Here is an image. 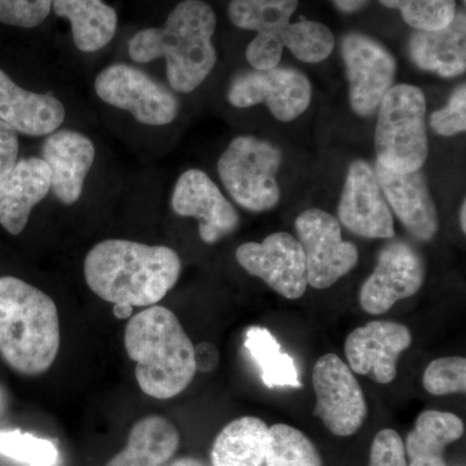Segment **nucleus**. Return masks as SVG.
I'll list each match as a JSON object with an SVG mask.
<instances>
[{
    "mask_svg": "<svg viewBox=\"0 0 466 466\" xmlns=\"http://www.w3.org/2000/svg\"><path fill=\"white\" fill-rule=\"evenodd\" d=\"M182 260L167 247L121 238L95 245L85 259V279L96 296L113 305L150 308L173 289Z\"/></svg>",
    "mask_w": 466,
    "mask_h": 466,
    "instance_id": "nucleus-1",
    "label": "nucleus"
},
{
    "mask_svg": "<svg viewBox=\"0 0 466 466\" xmlns=\"http://www.w3.org/2000/svg\"><path fill=\"white\" fill-rule=\"evenodd\" d=\"M217 16L202 0H183L168 15L161 27L135 34L128 54L135 63L167 60L168 85L174 91L189 94L213 72L217 51L213 35Z\"/></svg>",
    "mask_w": 466,
    "mask_h": 466,
    "instance_id": "nucleus-2",
    "label": "nucleus"
},
{
    "mask_svg": "<svg viewBox=\"0 0 466 466\" xmlns=\"http://www.w3.org/2000/svg\"><path fill=\"white\" fill-rule=\"evenodd\" d=\"M125 348L140 389L156 400L182 394L195 379V346L171 309L150 306L128 321Z\"/></svg>",
    "mask_w": 466,
    "mask_h": 466,
    "instance_id": "nucleus-3",
    "label": "nucleus"
},
{
    "mask_svg": "<svg viewBox=\"0 0 466 466\" xmlns=\"http://www.w3.org/2000/svg\"><path fill=\"white\" fill-rule=\"evenodd\" d=\"M60 323L54 299L14 276L0 278V354L26 376L41 375L56 360Z\"/></svg>",
    "mask_w": 466,
    "mask_h": 466,
    "instance_id": "nucleus-4",
    "label": "nucleus"
},
{
    "mask_svg": "<svg viewBox=\"0 0 466 466\" xmlns=\"http://www.w3.org/2000/svg\"><path fill=\"white\" fill-rule=\"evenodd\" d=\"M375 148L377 164L397 173H415L429 155L426 97L412 85H395L379 106Z\"/></svg>",
    "mask_w": 466,
    "mask_h": 466,
    "instance_id": "nucleus-5",
    "label": "nucleus"
},
{
    "mask_svg": "<svg viewBox=\"0 0 466 466\" xmlns=\"http://www.w3.org/2000/svg\"><path fill=\"white\" fill-rule=\"evenodd\" d=\"M283 153L274 144L244 135L227 147L218 174L236 204L253 213L271 210L281 198L278 173Z\"/></svg>",
    "mask_w": 466,
    "mask_h": 466,
    "instance_id": "nucleus-6",
    "label": "nucleus"
},
{
    "mask_svg": "<svg viewBox=\"0 0 466 466\" xmlns=\"http://www.w3.org/2000/svg\"><path fill=\"white\" fill-rule=\"evenodd\" d=\"M294 228L305 254L309 287L328 289L358 265V248L343 240L341 223L332 214L308 208L297 217Z\"/></svg>",
    "mask_w": 466,
    "mask_h": 466,
    "instance_id": "nucleus-7",
    "label": "nucleus"
},
{
    "mask_svg": "<svg viewBox=\"0 0 466 466\" xmlns=\"http://www.w3.org/2000/svg\"><path fill=\"white\" fill-rule=\"evenodd\" d=\"M95 91L104 103L127 110L143 125H168L179 115V100L173 92L127 64L106 67L95 79Z\"/></svg>",
    "mask_w": 466,
    "mask_h": 466,
    "instance_id": "nucleus-8",
    "label": "nucleus"
},
{
    "mask_svg": "<svg viewBox=\"0 0 466 466\" xmlns=\"http://www.w3.org/2000/svg\"><path fill=\"white\" fill-rule=\"evenodd\" d=\"M227 97L232 106L240 109L266 104L276 119L291 122L308 110L312 87L308 76L293 67L251 69L233 76Z\"/></svg>",
    "mask_w": 466,
    "mask_h": 466,
    "instance_id": "nucleus-9",
    "label": "nucleus"
},
{
    "mask_svg": "<svg viewBox=\"0 0 466 466\" xmlns=\"http://www.w3.org/2000/svg\"><path fill=\"white\" fill-rule=\"evenodd\" d=\"M317 404L314 416L337 437H351L363 426L368 416L364 392L355 373L336 354L319 358L312 370Z\"/></svg>",
    "mask_w": 466,
    "mask_h": 466,
    "instance_id": "nucleus-10",
    "label": "nucleus"
},
{
    "mask_svg": "<svg viewBox=\"0 0 466 466\" xmlns=\"http://www.w3.org/2000/svg\"><path fill=\"white\" fill-rule=\"evenodd\" d=\"M350 106L359 116H372L394 86L397 60L373 36L349 33L342 39Z\"/></svg>",
    "mask_w": 466,
    "mask_h": 466,
    "instance_id": "nucleus-11",
    "label": "nucleus"
},
{
    "mask_svg": "<svg viewBox=\"0 0 466 466\" xmlns=\"http://www.w3.org/2000/svg\"><path fill=\"white\" fill-rule=\"evenodd\" d=\"M425 272L424 259L412 245L401 240L389 242L377 257L375 271L359 291L361 309L370 315L390 311L395 303L419 293Z\"/></svg>",
    "mask_w": 466,
    "mask_h": 466,
    "instance_id": "nucleus-12",
    "label": "nucleus"
},
{
    "mask_svg": "<svg viewBox=\"0 0 466 466\" xmlns=\"http://www.w3.org/2000/svg\"><path fill=\"white\" fill-rule=\"evenodd\" d=\"M242 268L265 281L272 290L288 299H299L308 290L305 254L297 238L276 232L262 242H247L236 250Z\"/></svg>",
    "mask_w": 466,
    "mask_h": 466,
    "instance_id": "nucleus-13",
    "label": "nucleus"
},
{
    "mask_svg": "<svg viewBox=\"0 0 466 466\" xmlns=\"http://www.w3.org/2000/svg\"><path fill=\"white\" fill-rule=\"evenodd\" d=\"M337 219L360 238H395L394 217L370 162L357 159L350 165Z\"/></svg>",
    "mask_w": 466,
    "mask_h": 466,
    "instance_id": "nucleus-14",
    "label": "nucleus"
},
{
    "mask_svg": "<svg viewBox=\"0 0 466 466\" xmlns=\"http://www.w3.org/2000/svg\"><path fill=\"white\" fill-rule=\"evenodd\" d=\"M412 345L406 325L391 320L370 321L349 334L345 342L348 366L357 375L388 385L397 379L398 360Z\"/></svg>",
    "mask_w": 466,
    "mask_h": 466,
    "instance_id": "nucleus-15",
    "label": "nucleus"
},
{
    "mask_svg": "<svg viewBox=\"0 0 466 466\" xmlns=\"http://www.w3.org/2000/svg\"><path fill=\"white\" fill-rule=\"evenodd\" d=\"M171 208L180 217L198 220L205 244H217L240 226V216L208 175L191 168L180 175L171 196Z\"/></svg>",
    "mask_w": 466,
    "mask_h": 466,
    "instance_id": "nucleus-16",
    "label": "nucleus"
},
{
    "mask_svg": "<svg viewBox=\"0 0 466 466\" xmlns=\"http://www.w3.org/2000/svg\"><path fill=\"white\" fill-rule=\"evenodd\" d=\"M383 196L401 225L419 241H431L440 231V214L421 170L397 173L376 164Z\"/></svg>",
    "mask_w": 466,
    "mask_h": 466,
    "instance_id": "nucleus-17",
    "label": "nucleus"
},
{
    "mask_svg": "<svg viewBox=\"0 0 466 466\" xmlns=\"http://www.w3.org/2000/svg\"><path fill=\"white\" fill-rule=\"evenodd\" d=\"M96 157L94 143L75 130H56L46 137L42 159L51 173V189L66 205L76 204Z\"/></svg>",
    "mask_w": 466,
    "mask_h": 466,
    "instance_id": "nucleus-18",
    "label": "nucleus"
},
{
    "mask_svg": "<svg viewBox=\"0 0 466 466\" xmlns=\"http://www.w3.org/2000/svg\"><path fill=\"white\" fill-rule=\"evenodd\" d=\"M51 191V173L42 158L17 161L0 184V226L17 236L25 229L30 213Z\"/></svg>",
    "mask_w": 466,
    "mask_h": 466,
    "instance_id": "nucleus-19",
    "label": "nucleus"
},
{
    "mask_svg": "<svg viewBox=\"0 0 466 466\" xmlns=\"http://www.w3.org/2000/svg\"><path fill=\"white\" fill-rule=\"evenodd\" d=\"M64 119L66 108L54 95L24 90L0 69V121L16 133L46 137L58 130Z\"/></svg>",
    "mask_w": 466,
    "mask_h": 466,
    "instance_id": "nucleus-20",
    "label": "nucleus"
},
{
    "mask_svg": "<svg viewBox=\"0 0 466 466\" xmlns=\"http://www.w3.org/2000/svg\"><path fill=\"white\" fill-rule=\"evenodd\" d=\"M410 60L420 69L443 78L464 75L466 69V16L456 11L452 23L440 30H416L408 43Z\"/></svg>",
    "mask_w": 466,
    "mask_h": 466,
    "instance_id": "nucleus-21",
    "label": "nucleus"
},
{
    "mask_svg": "<svg viewBox=\"0 0 466 466\" xmlns=\"http://www.w3.org/2000/svg\"><path fill=\"white\" fill-rule=\"evenodd\" d=\"M180 435L165 417H144L131 429L127 444L106 466H167L179 450Z\"/></svg>",
    "mask_w": 466,
    "mask_h": 466,
    "instance_id": "nucleus-22",
    "label": "nucleus"
},
{
    "mask_svg": "<svg viewBox=\"0 0 466 466\" xmlns=\"http://www.w3.org/2000/svg\"><path fill=\"white\" fill-rule=\"evenodd\" d=\"M465 425L459 416L441 410L420 413L415 428L407 435L404 450L408 466H447L444 451L461 440Z\"/></svg>",
    "mask_w": 466,
    "mask_h": 466,
    "instance_id": "nucleus-23",
    "label": "nucleus"
},
{
    "mask_svg": "<svg viewBox=\"0 0 466 466\" xmlns=\"http://www.w3.org/2000/svg\"><path fill=\"white\" fill-rule=\"evenodd\" d=\"M269 426L259 417L233 420L211 447V466H266Z\"/></svg>",
    "mask_w": 466,
    "mask_h": 466,
    "instance_id": "nucleus-24",
    "label": "nucleus"
},
{
    "mask_svg": "<svg viewBox=\"0 0 466 466\" xmlns=\"http://www.w3.org/2000/svg\"><path fill=\"white\" fill-rule=\"evenodd\" d=\"M52 9L70 21L79 51H99L115 38L118 16L103 0H52Z\"/></svg>",
    "mask_w": 466,
    "mask_h": 466,
    "instance_id": "nucleus-25",
    "label": "nucleus"
},
{
    "mask_svg": "<svg viewBox=\"0 0 466 466\" xmlns=\"http://www.w3.org/2000/svg\"><path fill=\"white\" fill-rule=\"evenodd\" d=\"M245 348L260 370L267 388H302L296 361L284 351L267 328L251 327L245 334Z\"/></svg>",
    "mask_w": 466,
    "mask_h": 466,
    "instance_id": "nucleus-26",
    "label": "nucleus"
},
{
    "mask_svg": "<svg viewBox=\"0 0 466 466\" xmlns=\"http://www.w3.org/2000/svg\"><path fill=\"white\" fill-rule=\"evenodd\" d=\"M299 0H231L228 15L233 25L257 34H276L290 23Z\"/></svg>",
    "mask_w": 466,
    "mask_h": 466,
    "instance_id": "nucleus-27",
    "label": "nucleus"
},
{
    "mask_svg": "<svg viewBox=\"0 0 466 466\" xmlns=\"http://www.w3.org/2000/svg\"><path fill=\"white\" fill-rule=\"evenodd\" d=\"M266 466H324L314 441L287 424L269 426Z\"/></svg>",
    "mask_w": 466,
    "mask_h": 466,
    "instance_id": "nucleus-28",
    "label": "nucleus"
},
{
    "mask_svg": "<svg viewBox=\"0 0 466 466\" xmlns=\"http://www.w3.org/2000/svg\"><path fill=\"white\" fill-rule=\"evenodd\" d=\"M272 35L299 60L309 64L321 63L329 57L336 45L332 30L311 20L289 23Z\"/></svg>",
    "mask_w": 466,
    "mask_h": 466,
    "instance_id": "nucleus-29",
    "label": "nucleus"
},
{
    "mask_svg": "<svg viewBox=\"0 0 466 466\" xmlns=\"http://www.w3.org/2000/svg\"><path fill=\"white\" fill-rule=\"evenodd\" d=\"M382 5L400 9L404 23L415 30H440L452 23L455 0H379Z\"/></svg>",
    "mask_w": 466,
    "mask_h": 466,
    "instance_id": "nucleus-30",
    "label": "nucleus"
},
{
    "mask_svg": "<svg viewBox=\"0 0 466 466\" xmlns=\"http://www.w3.org/2000/svg\"><path fill=\"white\" fill-rule=\"evenodd\" d=\"M0 455L26 466H56L57 447L20 431H0Z\"/></svg>",
    "mask_w": 466,
    "mask_h": 466,
    "instance_id": "nucleus-31",
    "label": "nucleus"
},
{
    "mask_svg": "<svg viewBox=\"0 0 466 466\" xmlns=\"http://www.w3.org/2000/svg\"><path fill=\"white\" fill-rule=\"evenodd\" d=\"M422 385L429 394L443 397L450 394H465L466 360L461 357L435 359L426 367Z\"/></svg>",
    "mask_w": 466,
    "mask_h": 466,
    "instance_id": "nucleus-32",
    "label": "nucleus"
},
{
    "mask_svg": "<svg viewBox=\"0 0 466 466\" xmlns=\"http://www.w3.org/2000/svg\"><path fill=\"white\" fill-rule=\"evenodd\" d=\"M52 9V0H0V23L32 29L41 25Z\"/></svg>",
    "mask_w": 466,
    "mask_h": 466,
    "instance_id": "nucleus-33",
    "label": "nucleus"
},
{
    "mask_svg": "<svg viewBox=\"0 0 466 466\" xmlns=\"http://www.w3.org/2000/svg\"><path fill=\"white\" fill-rule=\"evenodd\" d=\"M431 127L441 137H455L466 130V86L461 85L451 95L444 108L431 116Z\"/></svg>",
    "mask_w": 466,
    "mask_h": 466,
    "instance_id": "nucleus-34",
    "label": "nucleus"
},
{
    "mask_svg": "<svg viewBox=\"0 0 466 466\" xmlns=\"http://www.w3.org/2000/svg\"><path fill=\"white\" fill-rule=\"evenodd\" d=\"M368 466H408L404 441L392 429H382L370 446Z\"/></svg>",
    "mask_w": 466,
    "mask_h": 466,
    "instance_id": "nucleus-35",
    "label": "nucleus"
},
{
    "mask_svg": "<svg viewBox=\"0 0 466 466\" xmlns=\"http://www.w3.org/2000/svg\"><path fill=\"white\" fill-rule=\"evenodd\" d=\"M283 45L272 34H257L247 48V60L253 69H274L283 56Z\"/></svg>",
    "mask_w": 466,
    "mask_h": 466,
    "instance_id": "nucleus-36",
    "label": "nucleus"
},
{
    "mask_svg": "<svg viewBox=\"0 0 466 466\" xmlns=\"http://www.w3.org/2000/svg\"><path fill=\"white\" fill-rule=\"evenodd\" d=\"M18 147L16 131L0 121V184L17 164Z\"/></svg>",
    "mask_w": 466,
    "mask_h": 466,
    "instance_id": "nucleus-37",
    "label": "nucleus"
},
{
    "mask_svg": "<svg viewBox=\"0 0 466 466\" xmlns=\"http://www.w3.org/2000/svg\"><path fill=\"white\" fill-rule=\"evenodd\" d=\"M219 351L213 343L201 342L195 346L196 370L202 373L211 372L219 364Z\"/></svg>",
    "mask_w": 466,
    "mask_h": 466,
    "instance_id": "nucleus-38",
    "label": "nucleus"
},
{
    "mask_svg": "<svg viewBox=\"0 0 466 466\" xmlns=\"http://www.w3.org/2000/svg\"><path fill=\"white\" fill-rule=\"evenodd\" d=\"M333 5L345 14H357L361 11L370 0H332Z\"/></svg>",
    "mask_w": 466,
    "mask_h": 466,
    "instance_id": "nucleus-39",
    "label": "nucleus"
},
{
    "mask_svg": "<svg viewBox=\"0 0 466 466\" xmlns=\"http://www.w3.org/2000/svg\"><path fill=\"white\" fill-rule=\"evenodd\" d=\"M167 466H208L207 462L196 458H179L171 460Z\"/></svg>",
    "mask_w": 466,
    "mask_h": 466,
    "instance_id": "nucleus-40",
    "label": "nucleus"
},
{
    "mask_svg": "<svg viewBox=\"0 0 466 466\" xmlns=\"http://www.w3.org/2000/svg\"><path fill=\"white\" fill-rule=\"evenodd\" d=\"M113 311L118 319H128L133 315L134 308L128 305H115Z\"/></svg>",
    "mask_w": 466,
    "mask_h": 466,
    "instance_id": "nucleus-41",
    "label": "nucleus"
},
{
    "mask_svg": "<svg viewBox=\"0 0 466 466\" xmlns=\"http://www.w3.org/2000/svg\"><path fill=\"white\" fill-rule=\"evenodd\" d=\"M460 227H461L462 232H466V202L462 201L461 208H460Z\"/></svg>",
    "mask_w": 466,
    "mask_h": 466,
    "instance_id": "nucleus-42",
    "label": "nucleus"
}]
</instances>
